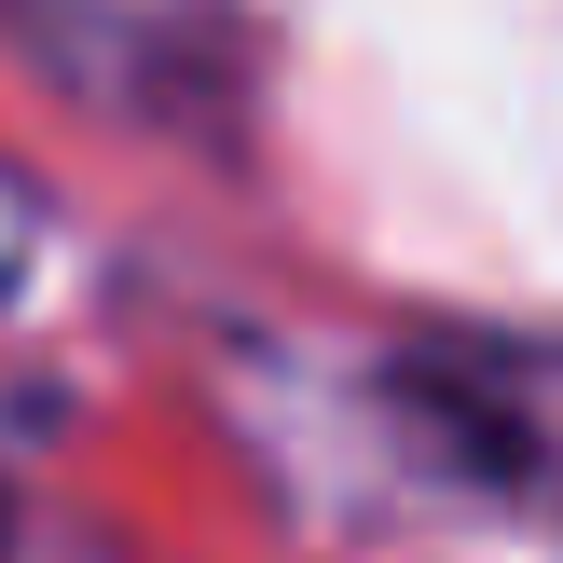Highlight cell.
<instances>
[{
	"instance_id": "obj_1",
	"label": "cell",
	"mask_w": 563,
	"mask_h": 563,
	"mask_svg": "<svg viewBox=\"0 0 563 563\" xmlns=\"http://www.w3.org/2000/svg\"><path fill=\"white\" fill-rule=\"evenodd\" d=\"M27 234H42V192L0 165V289H14V262H27Z\"/></svg>"
}]
</instances>
